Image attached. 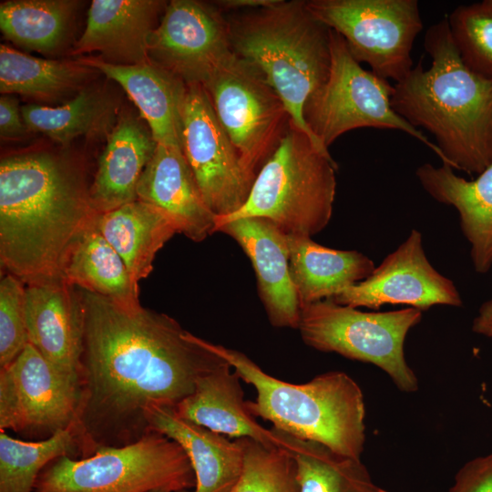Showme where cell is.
Masks as SVG:
<instances>
[{"mask_svg":"<svg viewBox=\"0 0 492 492\" xmlns=\"http://www.w3.org/2000/svg\"><path fill=\"white\" fill-rule=\"evenodd\" d=\"M84 310L81 458L150 431L152 404L175 406L227 361L172 317L79 289Z\"/></svg>","mask_w":492,"mask_h":492,"instance_id":"obj_1","label":"cell"},{"mask_svg":"<svg viewBox=\"0 0 492 492\" xmlns=\"http://www.w3.org/2000/svg\"><path fill=\"white\" fill-rule=\"evenodd\" d=\"M98 214L71 158L32 151L1 159V268L26 285L64 279L71 251Z\"/></svg>","mask_w":492,"mask_h":492,"instance_id":"obj_2","label":"cell"},{"mask_svg":"<svg viewBox=\"0 0 492 492\" xmlns=\"http://www.w3.org/2000/svg\"><path fill=\"white\" fill-rule=\"evenodd\" d=\"M424 47L431 67L425 68L422 57L395 83L393 108L434 136L442 163L479 175L492 165V79L464 65L447 16L427 28Z\"/></svg>","mask_w":492,"mask_h":492,"instance_id":"obj_3","label":"cell"},{"mask_svg":"<svg viewBox=\"0 0 492 492\" xmlns=\"http://www.w3.org/2000/svg\"><path fill=\"white\" fill-rule=\"evenodd\" d=\"M227 19L233 53L256 68L277 93L290 123L328 149L308 128L302 110L329 75L331 29L299 0H276Z\"/></svg>","mask_w":492,"mask_h":492,"instance_id":"obj_4","label":"cell"},{"mask_svg":"<svg viewBox=\"0 0 492 492\" xmlns=\"http://www.w3.org/2000/svg\"><path fill=\"white\" fill-rule=\"evenodd\" d=\"M241 380L253 385L246 401L252 416L292 436L320 443L339 454L361 459L365 443V405L358 384L347 374L329 371L305 384H292L266 374L246 354L206 341Z\"/></svg>","mask_w":492,"mask_h":492,"instance_id":"obj_5","label":"cell"},{"mask_svg":"<svg viewBox=\"0 0 492 492\" xmlns=\"http://www.w3.org/2000/svg\"><path fill=\"white\" fill-rule=\"evenodd\" d=\"M337 164L328 149L289 122L275 151L257 174L244 205L215 218L224 223L261 217L287 235L312 237L329 223L336 190Z\"/></svg>","mask_w":492,"mask_h":492,"instance_id":"obj_6","label":"cell"},{"mask_svg":"<svg viewBox=\"0 0 492 492\" xmlns=\"http://www.w3.org/2000/svg\"><path fill=\"white\" fill-rule=\"evenodd\" d=\"M195 486V473L183 448L151 431L133 444L104 447L86 458H56L41 471L34 491L180 492Z\"/></svg>","mask_w":492,"mask_h":492,"instance_id":"obj_7","label":"cell"},{"mask_svg":"<svg viewBox=\"0 0 492 492\" xmlns=\"http://www.w3.org/2000/svg\"><path fill=\"white\" fill-rule=\"evenodd\" d=\"M422 320V311L407 307L390 312H362L325 299L301 306L298 330L308 346L372 364L388 374L404 393H415L418 380L408 365L404 343Z\"/></svg>","mask_w":492,"mask_h":492,"instance_id":"obj_8","label":"cell"},{"mask_svg":"<svg viewBox=\"0 0 492 492\" xmlns=\"http://www.w3.org/2000/svg\"><path fill=\"white\" fill-rule=\"evenodd\" d=\"M393 91L394 85L364 69L344 39L331 29L329 75L306 100L303 119L313 137L326 149L353 129H396L425 144L442 159L435 142L393 108Z\"/></svg>","mask_w":492,"mask_h":492,"instance_id":"obj_9","label":"cell"},{"mask_svg":"<svg viewBox=\"0 0 492 492\" xmlns=\"http://www.w3.org/2000/svg\"><path fill=\"white\" fill-rule=\"evenodd\" d=\"M201 86L244 169L255 179L289 127L283 102L261 74L234 53Z\"/></svg>","mask_w":492,"mask_h":492,"instance_id":"obj_10","label":"cell"},{"mask_svg":"<svg viewBox=\"0 0 492 492\" xmlns=\"http://www.w3.org/2000/svg\"><path fill=\"white\" fill-rule=\"evenodd\" d=\"M311 14L345 41L353 56L384 79L414 67L411 50L423 29L416 0H309Z\"/></svg>","mask_w":492,"mask_h":492,"instance_id":"obj_11","label":"cell"},{"mask_svg":"<svg viewBox=\"0 0 492 492\" xmlns=\"http://www.w3.org/2000/svg\"><path fill=\"white\" fill-rule=\"evenodd\" d=\"M83 392L31 343L0 369V429L29 441L47 439L78 423Z\"/></svg>","mask_w":492,"mask_h":492,"instance_id":"obj_12","label":"cell"},{"mask_svg":"<svg viewBox=\"0 0 492 492\" xmlns=\"http://www.w3.org/2000/svg\"><path fill=\"white\" fill-rule=\"evenodd\" d=\"M181 150L206 204L216 217L231 215L244 205L254 179L244 169L200 84L186 85Z\"/></svg>","mask_w":492,"mask_h":492,"instance_id":"obj_13","label":"cell"},{"mask_svg":"<svg viewBox=\"0 0 492 492\" xmlns=\"http://www.w3.org/2000/svg\"><path fill=\"white\" fill-rule=\"evenodd\" d=\"M232 54L223 11L194 0L167 4L148 45L149 62L186 85H203Z\"/></svg>","mask_w":492,"mask_h":492,"instance_id":"obj_14","label":"cell"},{"mask_svg":"<svg viewBox=\"0 0 492 492\" xmlns=\"http://www.w3.org/2000/svg\"><path fill=\"white\" fill-rule=\"evenodd\" d=\"M331 300L342 305L372 310H379L385 304H404L420 311L434 305H462L454 282L427 260L422 234L417 230H412L407 239L366 279Z\"/></svg>","mask_w":492,"mask_h":492,"instance_id":"obj_15","label":"cell"},{"mask_svg":"<svg viewBox=\"0 0 492 492\" xmlns=\"http://www.w3.org/2000/svg\"><path fill=\"white\" fill-rule=\"evenodd\" d=\"M26 315L29 343L82 384L84 310L78 288L65 279L26 284Z\"/></svg>","mask_w":492,"mask_h":492,"instance_id":"obj_16","label":"cell"},{"mask_svg":"<svg viewBox=\"0 0 492 492\" xmlns=\"http://www.w3.org/2000/svg\"><path fill=\"white\" fill-rule=\"evenodd\" d=\"M217 231L233 238L250 259L271 324L297 329L301 303L290 272L287 234L261 217L237 219Z\"/></svg>","mask_w":492,"mask_h":492,"instance_id":"obj_17","label":"cell"},{"mask_svg":"<svg viewBox=\"0 0 492 492\" xmlns=\"http://www.w3.org/2000/svg\"><path fill=\"white\" fill-rule=\"evenodd\" d=\"M166 6L159 0H94L71 54L97 52L102 60L115 65L149 63V39Z\"/></svg>","mask_w":492,"mask_h":492,"instance_id":"obj_18","label":"cell"},{"mask_svg":"<svg viewBox=\"0 0 492 492\" xmlns=\"http://www.w3.org/2000/svg\"><path fill=\"white\" fill-rule=\"evenodd\" d=\"M137 199L169 215L179 233L200 242L215 231V214L206 204L180 149L158 144L136 189Z\"/></svg>","mask_w":492,"mask_h":492,"instance_id":"obj_19","label":"cell"},{"mask_svg":"<svg viewBox=\"0 0 492 492\" xmlns=\"http://www.w3.org/2000/svg\"><path fill=\"white\" fill-rule=\"evenodd\" d=\"M150 431L176 441L186 452L196 477L193 490L231 492L243 469L242 438L231 441L221 434L180 417L174 406L152 404L146 410Z\"/></svg>","mask_w":492,"mask_h":492,"instance_id":"obj_20","label":"cell"},{"mask_svg":"<svg viewBox=\"0 0 492 492\" xmlns=\"http://www.w3.org/2000/svg\"><path fill=\"white\" fill-rule=\"evenodd\" d=\"M77 60L122 87L158 144L181 149V112L186 94V84L182 80L150 62L115 65L92 55L78 56Z\"/></svg>","mask_w":492,"mask_h":492,"instance_id":"obj_21","label":"cell"},{"mask_svg":"<svg viewBox=\"0 0 492 492\" xmlns=\"http://www.w3.org/2000/svg\"><path fill=\"white\" fill-rule=\"evenodd\" d=\"M415 176L423 189L436 201L453 206L459 214L462 232L470 244V257L477 272L492 268V165L467 180L442 163L420 165Z\"/></svg>","mask_w":492,"mask_h":492,"instance_id":"obj_22","label":"cell"},{"mask_svg":"<svg viewBox=\"0 0 492 492\" xmlns=\"http://www.w3.org/2000/svg\"><path fill=\"white\" fill-rule=\"evenodd\" d=\"M231 369L226 362L200 377L193 393L174 406L176 413L215 433L278 447L273 430L261 425L248 411L241 379Z\"/></svg>","mask_w":492,"mask_h":492,"instance_id":"obj_23","label":"cell"},{"mask_svg":"<svg viewBox=\"0 0 492 492\" xmlns=\"http://www.w3.org/2000/svg\"><path fill=\"white\" fill-rule=\"evenodd\" d=\"M158 143L149 129L131 115L118 118L99 157L90 197L98 213L137 200L139 178Z\"/></svg>","mask_w":492,"mask_h":492,"instance_id":"obj_24","label":"cell"},{"mask_svg":"<svg viewBox=\"0 0 492 492\" xmlns=\"http://www.w3.org/2000/svg\"><path fill=\"white\" fill-rule=\"evenodd\" d=\"M287 241L291 277L301 306L333 298L375 268L357 251L327 248L303 235H287Z\"/></svg>","mask_w":492,"mask_h":492,"instance_id":"obj_25","label":"cell"},{"mask_svg":"<svg viewBox=\"0 0 492 492\" xmlns=\"http://www.w3.org/2000/svg\"><path fill=\"white\" fill-rule=\"evenodd\" d=\"M96 228L122 258L137 283L151 272L157 252L179 233L168 214L139 200L99 213Z\"/></svg>","mask_w":492,"mask_h":492,"instance_id":"obj_26","label":"cell"},{"mask_svg":"<svg viewBox=\"0 0 492 492\" xmlns=\"http://www.w3.org/2000/svg\"><path fill=\"white\" fill-rule=\"evenodd\" d=\"M97 70L76 60L33 56L0 46V91L19 94L41 102H56L83 89Z\"/></svg>","mask_w":492,"mask_h":492,"instance_id":"obj_27","label":"cell"},{"mask_svg":"<svg viewBox=\"0 0 492 492\" xmlns=\"http://www.w3.org/2000/svg\"><path fill=\"white\" fill-rule=\"evenodd\" d=\"M30 132H40L66 144L81 136H108L118 116V106L106 91L85 87L61 106L29 104L21 108Z\"/></svg>","mask_w":492,"mask_h":492,"instance_id":"obj_28","label":"cell"},{"mask_svg":"<svg viewBox=\"0 0 492 492\" xmlns=\"http://www.w3.org/2000/svg\"><path fill=\"white\" fill-rule=\"evenodd\" d=\"M272 429L278 447L288 452L296 463L300 492H388L374 482L361 459Z\"/></svg>","mask_w":492,"mask_h":492,"instance_id":"obj_29","label":"cell"},{"mask_svg":"<svg viewBox=\"0 0 492 492\" xmlns=\"http://www.w3.org/2000/svg\"><path fill=\"white\" fill-rule=\"evenodd\" d=\"M63 278L79 289L124 303H138V285L127 266L95 227L86 231L71 251Z\"/></svg>","mask_w":492,"mask_h":492,"instance_id":"obj_30","label":"cell"},{"mask_svg":"<svg viewBox=\"0 0 492 492\" xmlns=\"http://www.w3.org/2000/svg\"><path fill=\"white\" fill-rule=\"evenodd\" d=\"M77 1L9 0L0 5V28L14 45L52 54L66 42Z\"/></svg>","mask_w":492,"mask_h":492,"instance_id":"obj_31","label":"cell"},{"mask_svg":"<svg viewBox=\"0 0 492 492\" xmlns=\"http://www.w3.org/2000/svg\"><path fill=\"white\" fill-rule=\"evenodd\" d=\"M62 456H82L77 423L39 441L16 439L0 429V492H33L41 471Z\"/></svg>","mask_w":492,"mask_h":492,"instance_id":"obj_32","label":"cell"},{"mask_svg":"<svg viewBox=\"0 0 492 492\" xmlns=\"http://www.w3.org/2000/svg\"><path fill=\"white\" fill-rule=\"evenodd\" d=\"M447 22L464 65L492 79V0L458 5L449 14Z\"/></svg>","mask_w":492,"mask_h":492,"instance_id":"obj_33","label":"cell"},{"mask_svg":"<svg viewBox=\"0 0 492 492\" xmlns=\"http://www.w3.org/2000/svg\"><path fill=\"white\" fill-rule=\"evenodd\" d=\"M242 439L243 469L231 492H300L297 466L288 452Z\"/></svg>","mask_w":492,"mask_h":492,"instance_id":"obj_34","label":"cell"},{"mask_svg":"<svg viewBox=\"0 0 492 492\" xmlns=\"http://www.w3.org/2000/svg\"><path fill=\"white\" fill-rule=\"evenodd\" d=\"M28 343L26 284L7 273L0 282V367L9 364Z\"/></svg>","mask_w":492,"mask_h":492,"instance_id":"obj_35","label":"cell"},{"mask_svg":"<svg viewBox=\"0 0 492 492\" xmlns=\"http://www.w3.org/2000/svg\"><path fill=\"white\" fill-rule=\"evenodd\" d=\"M448 492H492V452L462 466Z\"/></svg>","mask_w":492,"mask_h":492,"instance_id":"obj_36","label":"cell"},{"mask_svg":"<svg viewBox=\"0 0 492 492\" xmlns=\"http://www.w3.org/2000/svg\"><path fill=\"white\" fill-rule=\"evenodd\" d=\"M29 131L19 108L18 100L11 95L0 97V136L4 140L19 139Z\"/></svg>","mask_w":492,"mask_h":492,"instance_id":"obj_37","label":"cell"},{"mask_svg":"<svg viewBox=\"0 0 492 492\" xmlns=\"http://www.w3.org/2000/svg\"><path fill=\"white\" fill-rule=\"evenodd\" d=\"M472 331L492 339V298L479 307L472 323Z\"/></svg>","mask_w":492,"mask_h":492,"instance_id":"obj_38","label":"cell"},{"mask_svg":"<svg viewBox=\"0 0 492 492\" xmlns=\"http://www.w3.org/2000/svg\"><path fill=\"white\" fill-rule=\"evenodd\" d=\"M276 0H222L216 2L220 10H252L273 4Z\"/></svg>","mask_w":492,"mask_h":492,"instance_id":"obj_39","label":"cell"},{"mask_svg":"<svg viewBox=\"0 0 492 492\" xmlns=\"http://www.w3.org/2000/svg\"><path fill=\"white\" fill-rule=\"evenodd\" d=\"M149 492H169V491L157 489V490H151V491H149Z\"/></svg>","mask_w":492,"mask_h":492,"instance_id":"obj_40","label":"cell"}]
</instances>
